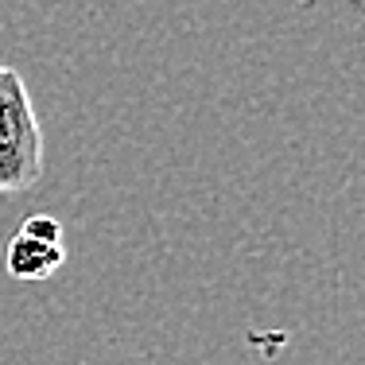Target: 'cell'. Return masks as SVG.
I'll return each mask as SVG.
<instances>
[{
    "label": "cell",
    "instance_id": "cell-1",
    "mask_svg": "<svg viewBox=\"0 0 365 365\" xmlns=\"http://www.w3.org/2000/svg\"><path fill=\"white\" fill-rule=\"evenodd\" d=\"M43 175V128L20 71L0 66V195L36 187Z\"/></svg>",
    "mask_w": 365,
    "mask_h": 365
},
{
    "label": "cell",
    "instance_id": "cell-2",
    "mask_svg": "<svg viewBox=\"0 0 365 365\" xmlns=\"http://www.w3.org/2000/svg\"><path fill=\"white\" fill-rule=\"evenodd\" d=\"M66 260V245H63V225L51 214H36L20 225L12 241H8V272L16 280H47L63 268Z\"/></svg>",
    "mask_w": 365,
    "mask_h": 365
}]
</instances>
